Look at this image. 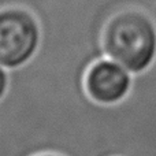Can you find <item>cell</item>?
Masks as SVG:
<instances>
[{
  "label": "cell",
  "instance_id": "obj_4",
  "mask_svg": "<svg viewBox=\"0 0 156 156\" xmlns=\"http://www.w3.org/2000/svg\"><path fill=\"white\" fill-rule=\"evenodd\" d=\"M8 89V76L5 73V69L0 65V101L4 99Z\"/></svg>",
  "mask_w": 156,
  "mask_h": 156
},
{
  "label": "cell",
  "instance_id": "obj_3",
  "mask_svg": "<svg viewBox=\"0 0 156 156\" xmlns=\"http://www.w3.org/2000/svg\"><path fill=\"white\" fill-rule=\"evenodd\" d=\"M134 76L110 58H100L88 66L83 89L92 103L111 107L122 103L132 92Z\"/></svg>",
  "mask_w": 156,
  "mask_h": 156
},
{
  "label": "cell",
  "instance_id": "obj_2",
  "mask_svg": "<svg viewBox=\"0 0 156 156\" xmlns=\"http://www.w3.org/2000/svg\"><path fill=\"white\" fill-rule=\"evenodd\" d=\"M41 41L40 23L30 11L21 7L0 10V65L14 70L29 63Z\"/></svg>",
  "mask_w": 156,
  "mask_h": 156
},
{
  "label": "cell",
  "instance_id": "obj_5",
  "mask_svg": "<svg viewBox=\"0 0 156 156\" xmlns=\"http://www.w3.org/2000/svg\"><path fill=\"white\" fill-rule=\"evenodd\" d=\"M37 156H58V155H52V154H43V155H37Z\"/></svg>",
  "mask_w": 156,
  "mask_h": 156
},
{
  "label": "cell",
  "instance_id": "obj_1",
  "mask_svg": "<svg viewBox=\"0 0 156 156\" xmlns=\"http://www.w3.org/2000/svg\"><path fill=\"white\" fill-rule=\"evenodd\" d=\"M100 43L105 58L138 76L156 60V23L141 8H121L105 21Z\"/></svg>",
  "mask_w": 156,
  "mask_h": 156
}]
</instances>
